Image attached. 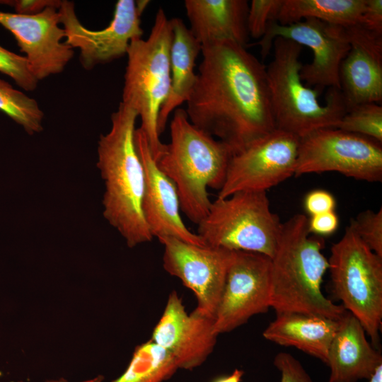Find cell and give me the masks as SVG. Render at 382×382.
I'll list each match as a JSON object with an SVG mask.
<instances>
[{
  "label": "cell",
  "mask_w": 382,
  "mask_h": 382,
  "mask_svg": "<svg viewBox=\"0 0 382 382\" xmlns=\"http://www.w3.org/2000/svg\"><path fill=\"white\" fill-rule=\"evenodd\" d=\"M189 120L236 153L275 129L266 66L231 40L202 46Z\"/></svg>",
  "instance_id": "obj_1"
},
{
  "label": "cell",
  "mask_w": 382,
  "mask_h": 382,
  "mask_svg": "<svg viewBox=\"0 0 382 382\" xmlns=\"http://www.w3.org/2000/svg\"><path fill=\"white\" fill-rule=\"evenodd\" d=\"M338 320L306 313H279L262 335L269 341L296 347L326 364Z\"/></svg>",
  "instance_id": "obj_21"
},
{
  "label": "cell",
  "mask_w": 382,
  "mask_h": 382,
  "mask_svg": "<svg viewBox=\"0 0 382 382\" xmlns=\"http://www.w3.org/2000/svg\"><path fill=\"white\" fill-rule=\"evenodd\" d=\"M331 171L356 180L381 181V143L334 127L300 138L294 175Z\"/></svg>",
  "instance_id": "obj_9"
},
{
  "label": "cell",
  "mask_w": 382,
  "mask_h": 382,
  "mask_svg": "<svg viewBox=\"0 0 382 382\" xmlns=\"http://www.w3.org/2000/svg\"><path fill=\"white\" fill-rule=\"evenodd\" d=\"M243 374V370L236 369L230 375L217 378L212 382H241Z\"/></svg>",
  "instance_id": "obj_35"
},
{
  "label": "cell",
  "mask_w": 382,
  "mask_h": 382,
  "mask_svg": "<svg viewBox=\"0 0 382 382\" xmlns=\"http://www.w3.org/2000/svg\"><path fill=\"white\" fill-rule=\"evenodd\" d=\"M283 0H253L249 4L247 28L249 36L261 39L269 23L276 21V17Z\"/></svg>",
  "instance_id": "obj_29"
},
{
  "label": "cell",
  "mask_w": 382,
  "mask_h": 382,
  "mask_svg": "<svg viewBox=\"0 0 382 382\" xmlns=\"http://www.w3.org/2000/svg\"><path fill=\"white\" fill-rule=\"evenodd\" d=\"M58 10L49 6L31 16L0 11V24L13 35L38 81L62 72L74 57V49L62 42Z\"/></svg>",
  "instance_id": "obj_15"
},
{
  "label": "cell",
  "mask_w": 382,
  "mask_h": 382,
  "mask_svg": "<svg viewBox=\"0 0 382 382\" xmlns=\"http://www.w3.org/2000/svg\"><path fill=\"white\" fill-rule=\"evenodd\" d=\"M366 0H283L276 17L286 25L314 18L345 27L359 23Z\"/></svg>",
  "instance_id": "obj_23"
},
{
  "label": "cell",
  "mask_w": 382,
  "mask_h": 382,
  "mask_svg": "<svg viewBox=\"0 0 382 382\" xmlns=\"http://www.w3.org/2000/svg\"><path fill=\"white\" fill-rule=\"evenodd\" d=\"M103 376H97L95 378L84 381H81V382H101L103 381ZM47 382H67V381L64 380V379H60V380H57V381H47Z\"/></svg>",
  "instance_id": "obj_37"
},
{
  "label": "cell",
  "mask_w": 382,
  "mask_h": 382,
  "mask_svg": "<svg viewBox=\"0 0 382 382\" xmlns=\"http://www.w3.org/2000/svg\"><path fill=\"white\" fill-rule=\"evenodd\" d=\"M217 335L214 319L187 313L175 291L170 293L151 340L169 352L178 368L192 370L202 364L214 350Z\"/></svg>",
  "instance_id": "obj_16"
},
{
  "label": "cell",
  "mask_w": 382,
  "mask_h": 382,
  "mask_svg": "<svg viewBox=\"0 0 382 382\" xmlns=\"http://www.w3.org/2000/svg\"><path fill=\"white\" fill-rule=\"evenodd\" d=\"M277 37L290 40L311 50L312 62L302 65L300 71L301 79L306 86L340 89V65L351 47L347 27L314 18L286 25L272 21L255 43L260 46L263 58L270 53Z\"/></svg>",
  "instance_id": "obj_11"
},
{
  "label": "cell",
  "mask_w": 382,
  "mask_h": 382,
  "mask_svg": "<svg viewBox=\"0 0 382 382\" xmlns=\"http://www.w3.org/2000/svg\"><path fill=\"white\" fill-rule=\"evenodd\" d=\"M349 226L361 241L382 258V208L366 210L351 220Z\"/></svg>",
  "instance_id": "obj_27"
},
{
  "label": "cell",
  "mask_w": 382,
  "mask_h": 382,
  "mask_svg": "<svg viewBox=\"0 0 382 382\" xmlns=\"http://www.w3.org/2000/svg\"><path fill=\"white\" fill-rule=\"evenodd\" d=\"M0 111L21 125L29 135L43 129L44 112L37 102L1 79Z\"/></svg>",
  "instance_id": "obj_25"
},
{
  "label": "cell",
  "mask_w": 382,
  "mask_h": 382,
  "mask_svg": "<svg viewBox=\"0 0 382 382\" xmlns=\"http://www.w3.org/2000/svg\"><path fill=\"white\" fill-rule=\"evenodd\" d=\"M170 135V142L156 162L175 185L180 209L197 225L212 204L207 188H221L233 151L194 125L182 108L173 112Z\"/></svg>",
  "instance_id": "obj_4"
},
{
  "label": "cell",
  "mask_w": 382,
  "mask_h": 382,
  "mask_svg": "<svg viewBox=\"0 0 382 382\" xmlns=\"http://www.w3.org/2000/svg\"><path fill=\"white\" fill-rule=\"evenodd\" d=\"M149 1L119 0L113 18L103 29L92 30L79 21L72 1L64 0L59 8L65 42L79 50L81 66L91 70L127 54L132 40L142 37L141 16Z\"/></svg>",
  "instance_id": "obj_10"
},
{
  "label": "cell",
  "mask_w": 382,
  "mask_h": 382,
  "mask_svg": "<svg viewBox=\"0 0 382 382\" xmlns=\"http://www.w3.org/2000/svg\"><path fill=\"white\" fill-rule=\"evenodd\" d=\"M299 138L274 129L233 153L217 198L239 191H264L294 175Z\"/></svg>",
  "instance_id": "obj_12"
},
{
  "label": "cell",
  "mask_w": 382,
  "mask_h": 382,
  "mask_svg": "<svg viewBox=\"0 0 382 382\" xmlns=\"http://www.w3.org/2000/svg\"><path fill=\"white\" fill-rule=\"evenodd\" d=\"M61 0H0V4L13 8L15 13L31 16L40 13L49 6L59 8Z\"/></svg>",
  "instance_id": "obj_32"
},
{
  "label": "cell",
  "mask_w": 382,
  "mask_h": 382,
  "mask_svg": "<svg viewBox=\"0 0 382 382\" xmlns=\"http://www.w3.org/2000/svg\"><path fill=\"white\" fill-rule=\"evenodd\" d=\"M134 142L145 174L141 209L153 238L170 236L192 244L205 245L200 237L190 231L183 221L175 185L157 166L139 127L135 130Z\"/></svg>",
  "instance_id": "obj_17"
},
{
  "label": "cell",
  "mask_w": 382,
  "mask_h": 382,
  "mask_svg": "<svg viewBox=\"0 0 382 382\" xmlns=\"http://www.w3.org/2000/svg\"><path fill=\"white\" fill-rule=\"evenodd\" d=\"M173 37L170 50V86L157 121L159 135L165 130L169 116L186 103L197 81L195 61L202 45L182 19H170Z\"/></svg>",
  "instance_id": "obj_22"
},
{
  "label": "cell",
  "mask_w": 382,
  "mask_h": 382,
  "mask_svg": "<svg viewBox=\"0 0 382 382\" xmlns=\"http://www.w3.org/2000/svg\"><path fill=\"white\" fill-rule=\"evenodd\" d=\"M137 117L133 109L121 102L97 148L96 165L105 185L103 215L129 248L154 238L141 209L145 174L134 142Z\"/></svg>",
  "instance_id": "obj_2"
},
{
  "label": "cell",
  "mask_w": 382,
  "mask_h": 382,
  "mask_svg": "<svg viewBox=\"0 0 382 382\" xmlns=\"http://www.w3.org/2000/svg\"><path fill=\"white\" fill-rule=\"evenodd\" d=\"M282 224L270 209L267 192L239 191L212 202L197 234L207 245L272 258Z\"/></svg>",
  "instance_id": "obj_8"
},
{
  "label": "cell",
  "mask_w": 382,
  "mask_h": 382,
  "mask_svg": "<svg viewBox=\"0 0 382 382\" xmlns=\"http://www.w3.org/2000/svg\"><path fill=\"white\" fill-rule=\"evenodd\" d=\"M335 128L382 143V106L366 103L350 108Z\"/></svg>",
  "instance_id": "obj_26"
},
{
  "label": "cell",
  "mask_w": 382,
  "mask_h": 382,
  "mask_svg": "<svg viewBox=\"0 0 382 382\" xmlns=\"http://www.w3.org/2000/svg\"><path fill=\"white\" fill-rule=\"evenodd\" d=\"M359 24L366 30L382 35V0H366Z\"/></svg>",
  "instance_id": "obj_34"
},
{
  "label": "cell",
  "mask_w": 382,
  "mask_h": 382,
  "mask_svg": "<svg viewBox=\"0 0 382 382\" xmlns=\"http://www.w3.org/2000/svg\"><path fill=\"white\" fill-rule=\"evenodd\" d=\"M303 204L310 216L335 211L336 206L333 195L324 190L309 192L305 197Z\"/></svg>",
  "instance_id": "obj_31"
},
{
  "label": "cell",
  "mask_w": 382,
  "mask_h": 382,
  "mask_svg": "<svg viewBox=\"0 0 382 382\" xmlns=\"http://www.w3.org/2000/svg\"><path fill=\"white\" fill-rule=\"evenodd\" d=\"M272 49L266 74L275 128L299 139L319 129L335 128L347 110L340 89L329 88L325 103H320V89L301 79L302 46L277 37Z\"/></svg>",
  "instance_id": "obj_5"
},
{
  "label": "cell",
  "mask_w": 382,
  "mask_h": 382,
  "mask_svg": "<svg viewBox=\"0 0 382 382\" xmlns=\"http://www.w3.org/2000/svg\"><path fill=\"white\" fill-rule=\"evenodd\" d=\"M173 37L170 19L157 11L150 34L132 40L127 52L122 100L141 119V127L156 161L166 144L159 138L157 121L170 86V50Z\"/></svg>",
  "instance_id": "obj_6"
},
{
  "label": "cell",
  "mask_w": 382,
  "mask_h": 382,
  "mask_svg": "<svg viewBox=\"0 0 382 382\" xmlns=\"http://www.w3.org/2000/svg\"><path fill=\"white\" fill-rule=\"evenodd\" d=\"M0 72L11 78L23 89H36L39 81L32 73L25 56L12 52L0 45Z\"/></svg>",
  "instance_id": "obj_28"
},
{
  "label": "cell",
  "mask_w": 382,
  "mask_h": 382,
  "mask_svg": "<svg viewBox=\"0 0 382 382\" xmlns=\"http://www.w3.org/2000/svg\"><path fill=\"white\" fill-rule=\"evenodd\" d=\"M323 241L311 236L308 218L296 214L282 224L271 258V307L277 314L300 313L338 320L345 312L322 291L329 268L323 255Z\"/></svg>",
  "instance_id": "obj_3"
},
{
  "label": "cell",
  "mask_w": 382,
  "mask_h": 382,
  "mask_svg": "<svg viewBox=\"0 0 382 382\" xmlns=\"http://www.w3.org/2000/svg\"><path fill=\"white\" fill-rule=\"evenodd\" d=\"M271 307V258L233 251L221 298L214 320V332H228L252 316Z\"/></svg>",
  "instance_id": "obj_14"
},
{
  "label": "cell",
  "mask_w": 382,
  "mask_h": 382,
  "mask_svg": "<svg viewBox=\"0 0 382 382\" xmlns=\"http://www.w3.org/2000/svg\"><path fill=\"white\" fill-rule=\"evenodd\" d=\"M274 365L281 372L280 382H313L300 361L289 353L277 354Z\"/></svg>",
  "instance_id": "obj_30"
},
{
  "label": "cell",
  "mask_w": 382,
  "mask_h": 382,
  "mask_svg": "<svg viewBox=\"0 0 382 382\" xmlns=\"http://www.w3.org/2000/svg\"><path fill=\"white\" fill-rule=\"evenodd\" d=\"M328 264L334 296L379 347L382 324V258L349 226L332 245Z\"/></svg>",
  "instance_id": "obj_7"
},
{
  "label": "cell",
  "mask_w": 382,
  "mask_h": 382,
  "mask_svg": "<svg viewBox=\"0 0 382 382\" xmlns=\"http://www.w3.org/2000/svg\"><path fill=\"white\" fill-rule=\"evenodd\" d=\"M189 29L202 46L231 40L246 47L249 34L246 0H185Z\"/></svg>",
  "instance_id": "obj_20"
},
{
  "label": "cell",
  "mask_w": 382,
  "mask_h": 382,
  "mask_svg": "<svg viewBox=\"0 0 382 382\" xmlns=\"http://www.w3.org/2000/svg\"><path fill=\"white\" fill-rule=\"evenodd\" d=\"M339 226V218L335 211L310 216L308 229L311 234L326 236L334 233Z\"/></svg>",
  "instance_id": "obj_33"
},
{
  "label": "cell",
  "mask_w": 382,
  "mask_h": 382,
  "mask_svg": "<svg viewBox=\"0 0 382 382\" xmlns=\"http://www.w3.org/2000/svg\"><path fill=\"white\" fill-rule=\"evenodd\" d=\"M350 50L340 65V91L347 109L382 100V35L359 23L347 26Z\"/></svg>",
  "instance_id": "obj_18"
},
{
  "label": "cell",
  "mask_w": 382,
  "mask_h": 382,
  "mask_svg": "<svg viewBox=\"0 0 382 382\" xmlns=\"http://www.w3.org/2000/svg\"><path fill=\"white\" fill-rule=\"evenodd\" d=\"M178 369L174 357L149 340L135 348L125 371L112 382H163Z\"/></svg>",
  "instance_id": "obj_24"
},
{
  "label": "cell",
  "mask_w": 382,
  "mask_h": 382,
  "mask_svg": "<svg viewBox=\"0 0 382 382\" xmlns=\"http://www.w3.org/2000/svg\"><path fill=\"white\" fill-rule=\"evenodd\" d=\"M158 239L164 248V270L180 279L196 297L193 311L214 320L233 251L192 244L170 236Z\"/></svg>",
  "instance_id": "obj_13"
},
{
  "label": "cell",
  "mask_w": 382,
  "mask_h": 382,
  "mask_svg": "<svg viewBox=\"0 0 382 382\" xmlns=\"http://www.w3.org/2000/svg\"><path fill=\"white\" fill-rule=\"evenodd\" d=\"M368 380V382H382V364L376 368Z\"/></svg>",
  "instance_id": "obj_36"
},
{
  "label": "cell",
  "mask_w": 382,
  "mask_h": 382,
  "mask_svg": "<svg viewBox=\"0 0 382 382\" xmlns=\"http://www.w3.org/2000/svg\"><path fill=\"white\" fill-rule=\"evenodd\" d=\"M338 323L328 353V382L369 379L382 364L381 353L369 342L364 328L351 313L345 311Z\"/></svg>",
  "instance_id": "obj_19"
}]
</instances>
